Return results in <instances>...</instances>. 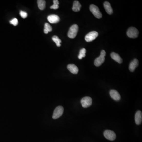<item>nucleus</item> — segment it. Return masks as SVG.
<instances>
[{"mask_svg":"<svg viewBox=\"0 0 142 142\" xmlns=\"http://www.w3.org/2000/svg\"><path fill=\"white\" fill-rule=\"evenodd\" d=\"M78 30H79V27L77 25L74 24L72 25L69 28L68 32V37L70 38H74L77 35Z\"/></svg>","mask_w":142,"mask_h":142,"instance_id":"1","label":"nucleus"},{"mask_svg":"<svg viewBox=\"0 0 142 142\" xmlns=\"http://www.w3.org/2000/svg\"><path fill=\"white\" fill-rule=\"evenodd\" d=\"M90 9L94 16L98 19H100L102 17V14L100 12L98 7L94 4H91L90 6Z\"/></svg>","mask_w":142,"mask_h":142,"instance_id":"2","label":"nucleus"},{"mask_svg":"<svg viewBox=\"0 0 142 142\" xmlns=\"http://www.w3.org/2000/svg\"><path fill=\"white\" fill-rule=\"evenodd\" d=\"M106 55V52L104 50H102L100 56L96 58L94 60V64L95 66L98 67L101 66V64L104 63L105 60V57Z\"/></svg>","mask_w":142,"mask_h":142,"instance_id":"3","label":"nucleus"},{"mask_svg":"<svg viewBox=\"0 0 142 142\" xmlns=\"http://www.w3.org/2000/svg\"><path fill=\"white\" fill-rule=\"evenodd\" d=\"M64 112V108L62 106H58L55 109L52 118L53 119H57L60 117Z\"/></svg>","mask_w":142,"mask_h":142,"instance_id":"4","label":"nucleus"},{"mask_svg":"<svg viewBox=\"0 0 142 142\" xmlns=\"http://www.w3.org/2000/svg\"><path fill=\"white\" fill-rule=\"evenodd\" d=\"M139 32L138 30L135 27L129 28L127 32V35L129 38H135L138 37Z\"/></svg>","mask_w":142,"mask_h":142,"instance_id":"5","label":"nucleus"},{"mask_svg":"<svg viewBox=\"0 0 142 142\" xmlns=\"http://www.w3.org/2000/svg\"><path fill=\"white\" fill-rule=\"evenodd\" d=\"M98 36V33L96 31H93L88 33L85 37V40L87 42H90L93 41Z\"/></svg>","mask_w":142,"mask_h":142,"instance_id":"6","label":"nucleus"},{"mask_svg":"<svg viewBox=\"0 0 142 142\" xmlns=\"http://www.w3.org/2000/svg\"><path fill=\"white\" fill-rule=\"evenodd\" d=\"M105 137L109 140L113 141L115 140L116 138V135L115 132L111 130H105L104 133Z\"/></svg>","mask_w":142,"mask_h":142,"instance_id":"7","label":"nucleus"},{"mask_svg":"<svg viewBox=\"0 0 142 142\" xmlns=\"http://www.w3.org/2000/svg\"><path fill=\"white\" fill-rule=\"evenodd\" d=\"M80 102L83 107L87 108L92 105V99L90 97L86 96L82 99Z\"/></svg>","mask_w":142,"mask_h":142,"instance_id":"8","label":"nucleus"},{"mask_svg":"<svg viewBox=\"0 0 142 142\" xmlns=\"http://www.w3.org/2000/svg\"><path fill=\"white\" fill-rule=\"evenodd\" d=\"M110 95L112 98L115 101H118L121 99L120 95L118 92L115 90H111L110 91Z\"/></svg>","mask_w":142,"mask_h":142,"instance_id":"9","label":"nucleus"},{"mask_svg":"<svg viewBox=\"0 0 142 142\" xmlns=\"http://www.w3.org/2000/svg\"><path fill=\"white\" fill-rule=\"evenodd\" d=\"M47 20L51 23H56L60 21V17L57 15H50L47 17Z\"/></svg>","mask_w":142,"mask_h":142,"instance_id":"10","label":"nucleus"},{"mask_svg":"<svg viewBox=\"0 0 142 142\" xmlns=\"http://www.w3.org/2000/svg\"><path fill=\"white\" fill-rule=\"evenodd\" d=\"M135 120L137 125L141 124L142 121V113L140 110L137 111L135 115Z\"/></svg>","mask_w":142,"mask_h":142,"instance_id":"11","label":"nucleus"},{"mask_svg":"<svg viewBox=\"0 0 142 142\" xmlns=\"http://www.w3.org/2000/svg\"><path fill=\"white\" fill-rule=\"evenodd\" d=\"M139 65V61L137 59H134L130 63L129 66V69L131 72H133L135 70Z\"/></svg>","mask_w":142,"mask_h":142,"instance_id":"12","label":"nucleus"},{"mask_svg":"<svg viewBox=\"0 0 142 142\" xmlns=\"http://www.w3.org/2000/svg\"><path fill=\"white\" fill-rule=\"evenodd\" d=\"M67 68L71 73L74 74H77L78 73V71H79L78 68L75 64H68L67 66Z\"/></svg>","mask_w":142,"mask_h":142,"instance_id":"13","label":"nucleus"},{"mask_svg":"<svg viewBox=\"0 0 142 142\" xmlns=\"http://www.w3.org/2000/svg\"><path fill=\"white\" fill-rule=\"evenodd\" d=\"M104 6L106 12L109 14H111L113 12V9L111 7L110 3L108 1H105L104 3Z\"/></svg>","mask_w":142,"mask_h":142,"instance_id":"14","label":"nucleus"},{"mask_svg":"<svg viewBox=\"0 0 142 142\" xmlns=\"http://www.w3.org/2000/svg\"><path fill=\"white\" fill-rule=\"evenodd\" d=\"M110 56L113 60L116 61V62H118L119 63H121L123 62V60L120 57V55L117 53H115V52H112L111 53Z\"/></svg>","mask_w":142,"mask_h":142,"instance_id":"15","label":"nucleus"},{"mask_svg":"<svg viewBox=\"0 0 142 142\" xmlns=\"http://www.w3.org/2000/svg\"><path fill=\"white\" fill-rule=\"evenodd\" d=\"M81 7H82V5L79 1H75L73 3L72 9L74 11L77 12L80 11Z\"/></svg>","mask_w":142,"mask_h":142,"instance_id":"16","label":"nucleus"},{"mask_svg":"<svg viewBox=\"0 0 142 142\" xmlns=\"http://www.w3.org/2000/svg\"><path fill=\"white\" fill-rule=\"evenodd\" d=\"M38 7L40 10H44L45 8V2L44 0H38L37 1Z\"/></svg>","mask_w":142,"mask_h":142,"instance_id":"17","label":"nucleus"},{"mask_svg":"<svg viewBox=\"0 0 142 142\" xmlns=\"http://www.w3.org/2000/svg\"><path fill=\"white\" fill-rule=\"evenodd\" d=\"M52 30V27L48 23H45L44 25V33L45 34H48L49 32H51Z\"/></svg>","mask_w":142,"mask_h":142,"instance_id":"18","label":"nucleus"},{"mask_svg":"<svg viewBox=\"0 0 142 142\" xmlns=\"http://www.w3.org/2000/svg\"><path fill=\"white\" fill-rule=\"evenodd\" d=\"M53 41L57 45V46L58 47H60L61 46L60 43L61 42V40L57 36H54L52 38Z\"/></svg>","mask_w":142,"mask_h":142,"instance_id":"19","label":"nucleus"},{"mask_svg":"<svg viewBox=\"0 0 142 142\" xmlns=\"http://www.w3.org/2000/svg\"><path fill=\"white\" fill-rule=\"evenodd\" d=\"M86 50L85 48H83L80 51L79 54L78 56V58L79 59H82L83 58L85 57L86 56Z\"/></svg>","mask_w":142,"mask_h":142,"instance_id":"20","label":"nucleus"},{"mask_svg":"<svg viewBox=\"0 0 142 142\" xmlns=\"http://www.w3.org/2000/svg\"><path fill=\"white\" fill-rule=\"evenodd\" d=\"M10 23L13 25L14 26H16L18 24V21L16 18H14L10 21Z\"/></svg>","mask_w":142,"mask_h":142,"instance_id":"21","label":"nucleus"},{"mask_svg":"<svg viewBox=\"0 0 142 142\" xmlns=\"http://www.w3.org/2000/svg\"><path fill=\"white\" fill-rule=\"evenodd\" d=\"M20 15L21 17L23 19L27 18V17L28 14L27 12H25L23 11H21L20 12Z\"/></svg>","mask_w":142,"mask_h":142,"instance_id":"22","label":"nucleus"},{"mask_svg":"<svg viewBox=\"0 0 142 142\" xmlns=\"http://www.w3.org/2000/svg\"><path fill=\"white\" fill-rule=\"evenodd\" d=\"M59 8V6L58 5H57V4H53L52 6H50V9H58Z\"/></svg>","mask_w":142,"mask_h":142,"instance_id":"23","label":"nucleus"},{"mask_svg":"<svg viewBox=\"0 0 142 142\" xmlns=\"http://www.w3.org/2000/svg\"><path fill=\"white\" fill-rule=\"evenodd\" d=\"M53 4H57V5H58L59 4V1L58 0H54L53 1Z\"/></svg>","mask_w":142,"mask_h":142,"instance_id":"24","label":"nucleus"}]
</instances>
